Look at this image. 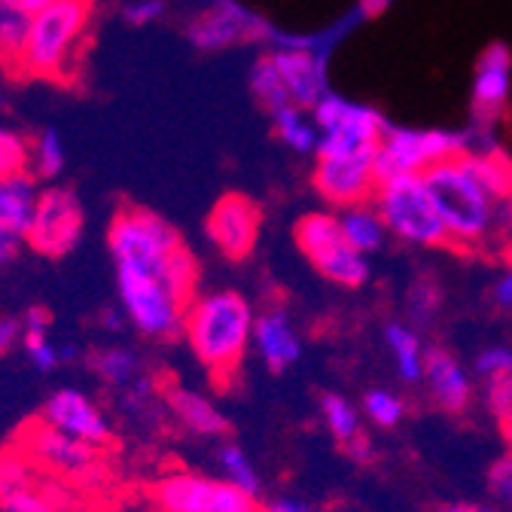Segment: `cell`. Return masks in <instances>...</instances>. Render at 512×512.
I'll return each mask as SVG.
<instances>
[{
    "mask_svg": "<svg viewBox=\"0 0 512 512\" xmlns=\"http://www.w3.org/2000/svg\"><path fill=\"white\" fill-rule=\"evenodd\" d=\"M448 244L485 247L512 223V165L500 153H464L424 174Z\"/></svg>",
    "mask_w": 512,
    "mask_h": 512,
    "instance_id": "1",
    "label": "cell"
},
{
    "mask_svg": "<svg viewBox=\"0 0 512 512\" xmlns=\"http://www.w3.org/2000/svg\"><path fill=\"white\" fill-rule=\"evenodd\" d=\"M107 250L116 275L153 281L196 296V263L180 241L177 229L147 208H122L107 226Z\"/></svg>",
    "mask_w": 512,
    "mask_h": 512,
    "instance_id": "2",
    "label": "cell"
},
{
    "mask_svg": "<svg viewBox=\"0 0 512 512\" xmlns=\"http://www.w3.org/2000/svg\"><path fill=\"white\" fill-rule=\"evenodd\" d=\"M253 324L256 311L250 299L238 290H205L196 293L183 314V339L202 363V369L226 381L238 372L244 354L253 345Z\"/></svg>",
    "mask_w": 512,
    "mask_h": 512,
    "instance_id": "3",
    "label": "cell"
},
{
    "mask_svg": "<svg viewBox=\"0 0 512 512\" xmlns=\"http://www.w3.org/2000/svg\"><path fill=\"white\" fill-rule=\"evenodd\" d=\"M92 19V0H58L31 16L28 40L16 68L34 77H58L68 71Z\"/></svg>",
    "mask_w": 512,
    "mask_h": 512,
    "instance_id": "4",
    "label": "cell"
},
{
    "mask_svg": "<svg viewBox=\"0 0 512 512\" xmlns=\"http://www.w3.org/2000/svg\"><path fill=\"white\" fill-rule=\"evenodd\" d=\"M372 205L384 226H388V235H394L397 241L427 250L448 244V229L424 177L381 180L372 196Z\"/></svg>",
    "mask_w": 512,
    "mask_h": 512,
    "instance_id": "5",
    "label": "cell"
},
{
    "mask_svg": "<svg viewBox=\"0 0 512 512\" xmlns=\"http://www.w3.org/2000/svg\"><path fill=\"white\" fill-rule=\"evenodd\" d=\"M296 247L305 253V260L317 269V275H324L330 284L345 287V290H360L369 278V256L357 253L336 220V211H308L299 217L293 229Z\"/></svg>",
    "mask_w": 512,
    "mask_h": 512,
    "instance_id": "6",
    "label": "cell"
},
{
    "mask_svg": "<svg viewBox=\"0 0 512 512\" xmlns=\"http://www.w3.org/2000/svg\"><path fill=\"white\" fill-rule=\"evenodd\" d=\"M470 153L467 135L448 132V128H409L388 125L378 144V177H424L436 165Z\"/></svg>",
    "mask_w": 512,
    "mask_h": 512,
    "instance_id": "7",
    "label": "cell"
},
{
    "mask_svg": "<svg viewBox=\"0 0 512 512\" xmlns=\"http://www.w3.org/2000/svg\"><path fill=\"white\" fill-rule=\"evenodd\" d=\"M311 116L320 132L317 153H378V144L391 125L375 107L333 92L311 110Z\"/></svg>",
    "mask_w": 512,
    "mask_h": 512,
    "instance_id": "8",
    "label": "cell"
},
{
    "mask_svg": "<svg viewBox=\"0 0 512 512\" xmlns=\"http://www.w3.org/2000/svg\"><path fill=\"white\" fill-rule=\"evenodd\" d=\"M159 512H260V497H250L223 476L177 470L153 485Z\"/></svg>",
    "mask_w": 512,
    "mask_h": 512,
    "instance_id": "9",
    "label": "cell"
},
{
    "mask_svg": "<svg viewBox=\"0 0 512 512\" xmlns=\"http://www.w3.org/2000/svg\"><path fill=\"white\" fill-rule=\"evenodd\" d=\"M311 186L333 211L372 202L378 177V153H317Z\"/></svg>",
    "mask_w": 512,
    "mask_h": 512,
    "instance_id": "10",
    "label": "cell"
},
{
    "mask_svg": "<svg viewBox=\"0 0 512 512\" xmlns=\"http://www.w3.org/2000/svg\"><path fill=\"white\" fill-rule=\"evenodd\" d=\"M83 229L86 214L74 192L64 186H46L40 189V202L25 241L43 256H64L80 244Z\"/></svg>",
    "mask_w": 512,
    "mask_h": 512,
    "instance_id": "11",
    "label": "cell"
},
{
    "mask_svg": "<svg viewBox=\"0 0 512 512\" xmlns=\"http://www.w3.org/2000/svg\"><path fill=\"white\" fill-rule=\"evenodd\" d=\"M260 229H263L260 205L241 196V192H229V196L217 199L205 220V232L211 244L223 256H229V260H244V256H250L256 241H260Z\"/></svg>",
    "mask_w": 512,
    "mask_h": 512,
    "instance_id": "12",
    "label": "cell"
},
{
    "mask_svg": "<svg viewBox=\"0 0 512 512\" xmlns=\"http://www.w3.org/2000/svg\"><path fill=\"white\" fill-rule=\"evenodd\" d=\"M512 98V49L506 43H491L482 49L476 68H473V86H470V110L476 125L491 128L497 125Z\"/></svg>",
    "mask_w": 512,
    "mask_h": 512,
    "instance_id": "13",
    "label": "cell"
},
{
    "mask_svg": "<svg viewBox=\"0 0 512 512\" xmlns=\"http://www.w3.org/2000/svg\"><path fill=\"white\" fill-rule=\"evenodd\" d=\"M43 424L77 439V442H86L92 448H98L110 439L107 412L89 394H83L77 388H58L46 397Z\"/></svg>",
    "mask_w": 512,
    "mask_h": 512,
    "instance_id": "14",
    "label": "cell"
},
{
    "mask_svg": "<svg viewBox=\"0 0 512 512\" xmlns=\"http://www.w3.org/2000/svg\"><path fill=\"white\" fill-rule=\"evenodd\" d=\"M293 107L314 110L330 95L327 61L314 46H278L269 52Z\"/></svg>",
    "mask_w": 512,
    "mask_h": 512,
    "instance_id": "15",
    "label": "cell"
},
{
    "mask_svg": "<svg viewBox=\"0 0 512 512\" xmlns=\"http://www.w3.org/2000/svg\"><path fill=\"white\" fill-rule=\"evenodd\" d=\"M269 34L272 31H269L266 22L250 16L238 4H217V7H211L202 16L192 19V25H189L192 46L205 49V52L232 49V46H241V43H260Z\"/></svg>",
    "mask_w": 512,
    "mask_h": 512,
    "instance_id": "16",
    "label": "cell"
},
{
    "mask_svg": "<svg viewBox=\"0 0 512 512\" xmlns=\"http://www.w3.org/2000/svg\"><path fill=\"white\" fill-rule=\"evenodd\" d=\"M421 384L427 397L448 415H461L473 403V378L448 348H427Z\"/></svg>",
    "mask_w": 512,
    "mask_h": 512,
    "instance_id": "17",
    "label": "cell"
},
{
    "mask_svg": "<svg viewBox=\"0 0 512 512\" xmlns=\"http://www.w3.org/2000/svg\"><path fill=\"white\" fill-rule=\"evenodd\" d=\"M250 348L266 363L269 372H287L302 357V333L284 308H266L256 311Z\"/></svg>",
    "mask_w": 512,
    "mask_h": 512,
    "instance_id": "18",
    "label": "cell"
},
{
    "mask_svg": "<svg viewBox=\"0 0 512 512\" xmlns=\"http://www.w3.org/2000/svg\"><path fill=\"white\" fill-rule=\"evenodd\" d=\"M25 445L34 461H40L43 467L55 470V473H64V476H80L86 473L92 464H95V448L86 445V442H77L71 436H64L46 424L34 427L28 436H25Z\"/></svg>",
    "mask_w": 512,
    "mask_h": 512,
    "instance_id": "19",
    "label": "cell"
},
{
    "mask_svg": "<svg viewBox=\"0 0 512 512\" xmlns=\"http://www.w3.org/2000/svg\"><path fill=\"white\" fill-rule=\"evenodd\" d=\"M40 202V186L34 174H16L0 183V226H4L13 238H25L34 220Z\"/></svg>",
    "mask_w": 512,
    "mask_h": 512,
    "instance_id": "20",
    "label": "cell"
},
{
    "mask_svg": "<svg viewBox=\"0 0 512 512\" xmlns=\"http://www.w3.org/2000/svg\"><path fill=\"white\" fill-rule=\"evenodd\" d=\"M168 409L189 433L214 439L226 433V415L217 409V403L192 388H171L168 391Z\"/></svg>",
    "mask_w": 512,
    "mask_h": 512,
    "instance_id": "21",
    "label": "cell"
},
{
    "mask_svg": "<svg viewBox=\"0 0 512 512\" xmlns=\"http://www.w3.org/2000/svg\"><path fill=\"white\" fill-rule=\"evenodd\" d=\"M384 345H388L394 357L397 378L403 384H421L424 357H427L421 333L412 324H406V320H391V324H384Z\"/></svg>",
    "mask_w": 512,
    "mask_h": 512,
    "instance_id": "22",
    "label": "cell"
},
{
    "mask_svg": "<svg viewBox=\"0 0 512 512\" xmlns=\"http://www.w3.org/2000/svg\"><path fill=\"white\" fill-rule=\"evenodd\" d=\"M336 220H339V229L345 235V241L369 256V253H378L388 241V226L378 217L375 205L372 202H360V205H348V208H339L336 211Z\"/></svg>",
    "mask_w": 512,
    "mask_h": 512,
    "instance_id": "23",
    "label": "cell"
},
{
    "mask_svg": "<svg viewBox=\"0 0 512 512\" xmlns=\"http://www.w3.org/2000/svg\"><path fill=\"white\" fill-rule=\"evenodd\" d=\"M22 348L37 372H55L64 360V351L52 339V324L43 308H31L22 320Z\"/></svg>",
    "mask_w": 512,
    "mask_h": 512,
    "instance_id": "24",
    "label": "cell"
},
{
    "mask_svg": "<svg viewBox=\"0 0 512 512\" xmlns=\"http://www.w3.org/2000/svg\"><path fill=\"white\" fill-rule=\"evenodd\" d=\"M272 125H275V135L278 141L299 153V156H314L317 144H320V132H317V122L311 116V110L302 107H284L278 113H272Z\"/></svg>",
    "mask_w": 512,
    "mask_h": 512,
    "instance_id": "25",
    "label": "cell"
},
{
    "mask_svg": "<svg viewBox=\"0 0 512 512\" xmlns=\"http://www.w3.org/2000/svg\"><path fill=\"white\" fill-rule=\"evenodd\" d=\"M92 366L98 372V378L110 388H122V391H132L144 381V372H141V360L132 348L125 345H107L101 348L95 357H92Z\"/></svg>",
    "mask_w": 512,
    "mask_h": 512,
    "instance_id": "26",
    "label": "cell"
},
{
    "mask_svg": "<svg viewBox=\"0 0 512 512\" xmlns=\"http://www.w3.org/2000/svg\"><path fill=\"white\" fill-rule=\"evenodd\" d=\"M320 418H324L330 436L345 448L357 436H363V412L342 394H324L320 397Z\"/></svg>",
    "mask_w": 512,
    "mask_h": 512,
    "instance_id": "27",
    "label": "cell"
},
{
    "mask_svg": "<svg viewBox=\"0 0 512 512\" xmlns=\"http://www.w3.org/2000/svg\"><path fill=\"white\" fill-rule=\"evenodd\" d=\"M217 464H220V476L229 485H235L238 491H244L250 497H260L263 479H260V473H256L250 455L244 452L238 442H220V448H217Z\"/></svg>",
    "mask_w": 512,
    "mask_h": 512,
    "instance_id": "28",
    "label": "cell"
},
{
    "mask_svg": "<svg viewBox=\"0 0 512 512\" xmlns=\"http://www.w3.org/2000/svg\"><path fill=\"white\" fill-rule=\"evenodd\" d=\"M64 162H68V153H64V141L55 128H43V132L31 141V162H28V174H34L37 180H58L64 171Z\"/></svg>",
    "mask_w": 512,
    "mask_h": 512,
    "instance_id": "29",
    "label": "cell"
},
{
    "mask_svg": "<svg viewBox=\"0 0 512 512\" xmlns=\"http://www.w3.org/2000/svg\"><path fill=\"white\" fill-rule=\"evenodd\" d=\"M28 28H31V16L16 0H0V58L13 64V68L28 40Z\"/></svg>",
    "mask_w": 512,
    "mask_h": 512,
    "instance_id": "30",
    "label": "cell"
},
{
    "mask_svg": "<svg viewBox=\"0 0 512 512\" xmlns=\"http://www.w3.org/2000/svg\"><path fill=\"white\" fill-rule=\"evenodd\" d=\"M250 92H253V98L260 101L269 113H278V110L290 107L287 89H284V83H281V77H278V71H275V64H272L269 52L253 61V71H250Z\"/></svg>",
    "mask_w": 512,
    "mask_h": 512,
    "instance_id": "31",
    "label": "cell"
},
{
    "mask_svg": "<svg viewBox=\"0 0 512 512\" xmlns=\"http://www.w3.org/2000/svg\"><path fill=\"white\" fill-rule=\"evenodd\" d=\"M360 412L366 421H372L381 430H391L406 418V403L397 391L391 388H369L360 400Z\"/></svg>",
    "mask_w": 512,
    "mask_h": 512,
    "instance_id": "32",
    "label": "cell"
},
{
    "mask_svg": "<svg viewBox=\"0 0 512 512\" xmlns=\"http://www.w3.org/2000/svg\"><path fill=\"white\" fill-rule=\"evenodd\" d=\"M31 162V144L13 132V128H0V183L25 174Z\"/></svg>",
    "mask_w": 512,
    "mask_h": 512,
    "instance_id": "33",
    "label": "cell"
},
{
    "mask_svg": "<svg viewBox=\"0 0 512 512\" xmlns=\"http://www.w3.org/2000/svg\"><path fill=\"white\" fill-rule=\"evenodd\" d=\"M439 302H442V293L436 284L430 281H415L406 293V311H409V320L412 327H427L430 320L439 314Z\"/></svg>",
    "mask_w": 512,
    "mask_h": 512,
    "instance_id": "34",
    "label": "cell"
},
{
    "mask_svg": "<svg viewBox=\"0 0 512 512\" xmlns=\"http://www.w3.org/2000/svg\"><path fill=\"white\" fill-rule=\"evenodd\" d=\"M485 485H488V497L500 512H512V455H500L491 461L488 473H485Z\"/></svg>",
    "mask_w": 512,
    "mask_h": 512,
    "instance_id": "35",
    "label": "cell"
},
{
    "mask_svg": "<svg viewBox=\"0 0 512 512\" xmlns=\"http://www.w3.org/2000/svg\"><path fill=\"white\" fill-rule=\"evenodd\" d=\"M0 512H58V509H55L52 497L43 494V488L34 482V485L0 500Z\"/></svg>",
    "mask_w": 512,
    "mask_h": 512,
    "instance_id": "36",
    "label": "cell"
},
{
    "mask_svg": "<svg viewBox=\"0 0 512 512\" xmlns=\"http://www.w3.org/2000/svg\"><path fill=\"white\" fill-rule=\"evenodd\" d=\"M485 406L497 418L500 427L512 421V375H500V378H491L488 381V388H485Z\"/></svg>",
    "mask_w": 512,
    "mask_h": 512,
    "instance_id": "37",
    "label": "cell"
},
{
    "mask_svg": "<svg viewBox=\"0 0 512 512\" xmlns=\"http://www.w3.org/2000/svg\"><path fill=\"white\" fill-rule=\"evenodd\" d=\"M473 369L482 378H500V375H512V348L509 345H488L476 354Z\"/></svg>",
    "mask_w": 512,
    "mask_h": 512,
    "instance_id": "38",
    "label": "cell"
},
{
    "mask_svg": "<svg viewBox=\"0 0 512 512\" xmlns=\"http://www.w3.org/2000/svg\"><path fill=\"white\" fill-rule=\"evenodd\" d=\"M34 485V476L22 458H0V500Z\"/></svg>",
    "mask_w": 512,
    "mask_h": 512,
    "instance_id": "39",
    "label": "cell"
},
{
    "mask_svg": "<svg viewBox=\"0 0 512 512\" xmlns=\"http://www.w3.org/2000/svg\"><path fill=\"white\" fill-rule=\"evenodd\" d=\"M122 13L128 25H153L165 16V0H132Z\"/></svg>",
    "mask_w": 512,
    "mask_h": 512,
    "instance_id": "40",
    "label": "cell"
},
{
    "mask_svg": "<svg viewBox=\"0 0 512 512\" xmlns=\"http://www.w3.org/2000/svg\"><path fill=\"white\" fill-rule=\"evenodd\" d=\"M260 512H324L317 503L305 500V497H296V494H281V497H272L266 503H260Z\"/></svg>",
    "mask_w": 512,
    "mask_h": 512,
    "instance_id": "41",
    "label": "cell"
},
{
    "mask_svg": "<svg viewBox=\"0 0 512 512\" xmlns=\"http://www.w3.org/2000/svg\"><path fill=\"white\" fill-rule=\"evenodd\" d=\"M19 342H22V320L0 311V357L13 351Z\"/></svg>",
    "mask_w": 512,
    "mask_h": 512,
    "instance_id": "42",
    "label": "cell"
},
{
    "mask_svg": "<svg viewBox=\"0 0 512 512\" xmlns=\"http://www.w3.org/2000/svg\"><path fill=\"white\" fill-rule=\"evenodd\" d=\"M491 299H494L497 308L512 311V269H509V266L494 278V284H491Z\"/></svg>",
    "mask_w": 512,
    "mask_h": 512,
    "instance_id": "43",
    "label": "cell"
},
{
    "mask_svg": "<svg viewBox=\"0 0 512 512\" xmlns=\"http://www.w3.org/2000/svg\"><path fill=\"white\" fill-rule=\"evenodd\" d=\"M439 512H500L494 503H482V500H455V503H445Z\"/></svg>",
    "mask_w": 512,
    "mask_h": 512,
    "instance_id": "44",
    "label": "cell"
},
{
    "mask_svg": "<svg viewBox=\"0 0 512 512\" xmlns=\"http://www.w3.org/2000/svg\"><path fill=\"white\" fill-rule=\"evenodd\" d=\"M345 452H348V458H351V461L366 464V461L372 458V442H369V436H357L351 445H345Z\"/></svg>",
    "mask_w": 512,
    "mask_h": 512,
    "instance_id": "45",
    "label": "cell"
},
{
    "mask_svg": "<svg viewBox=\"0 0 512 512\" xmlns=\"http://www.w3.org/2000/svg\"><path fill=\"white\" fill-rule=\"evenodd\" d=\"M16 244H19V238H13L4 226H0V266L10 263V256L16 253Z\"/></svg>",
    "mask_w": 512,
    "mask_h": 512,
    "instance_id": "46",
    "label": "cell"
},
{
    "mask_svg": "<svg viewBox=\"0 0 512 512\" xmlns=\"http://www.w3.org/2000/svg\"><path fill=\"white\" fill-rule=\"evenodd\" d=\"M388 7H391V0H360V13H363L366 19L384 16V13H388Z\"/></svg>",
    "mask_w": 512,
    "mask_h": 512,
    "instance_id": "47",
    "label": "cell"
},
{
    "mask_svg": "<svg viewBox=\"0 0 512 512\" xmlns=\"http://www.w3.org/2000/svg\"><path fill=\"white\" fill-rule=\"evenodd\" d=\"M16 4H19L28 16H34V13H40V10H46V7L58 4V0H16Z\"/></svg>",
    "mask_w": 512,
    "mask_h": 512,
    "instance_id": "48",
    "label": "cell"
},
{
    "mask_svg": "<svg viewBox=\"0 0 512 512\" xmlns=\"http://www.w3.org/2000/svg\"><path fill=\"white\" fill-rule=\"evenodd\" d=\"M503 430V439H506V448H509V455H512V421L500 427Z\"/></svg>",
    "mask_w": 512,
    "mask_h": 512,
    "instance_id": "49",
    "label": "cell"
},
{
    "mask_svg": "<svg viewBox=\"0 0 512 512\" xmlns=\"http://www.w3.org/2000/svg\"><path fill=\"white\" fill-rule=\"evenodd\" d=\"M506 260H509V269H512V244H509V250H506Z\"/></svg>",
    "mask_w": 512,
    "mask_h": 512,
    "instance_id": "50",
    "label": "cell"
},
{
    "mask_svg": "<svg viewBox=\"0 0 512 512\" xmlns=\"http://www.w3.org/2000/svg\"><path fill=\"white\" fill-rule=\"evenodd\" d=\"M0 110H4V95H0Z\"/></svg>",
    "mask_w": 512,
    "mask_h": 512,
    "instance_id": "51",
    "label": "cell"
}]
</instances>
